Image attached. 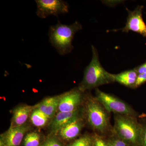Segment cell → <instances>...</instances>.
Instances as JSON below:
<instances>
[{"mask_svg":"<svg viewBox=\"0 0 146 146\" xmlns=\"http://www.w3.org/2000/svg\"><path fill=\"white\" fill-rule=\"evenodd\" d=\"M84 101V118L94 131V133L107 138L113 133L110 113L95 97L88 96Z\"/></svg>","mask_w":146,"mask_h":146,"instance_id":"1","label":"cell"},{"mask_svg":"<svg viewBox=\"0 0 146 146\" xmlns=\"http://www.w3.org/2000/svg\"><path fill=\"white\" fill-rule=\"evenodd\" d=\"M91 48L92 59L85 69L83 79L78 87L83 92L115 82L114 74L106 70L100 63L96 48L94 46Z\"/></svg>","mask_w":146,"mask_h":146,"instance_id":"2","label":"cell"},{"mask_svg":"<svg viewBox=\"0 0 146 146\" xmlns=\"http://www.w3.org/2000/svg\"><path fill=\"white\" fill-rule=\"evenodd\" d=\"M138 117L114 114L113 132L130 146H142V125Z\"/></svg>","mask_w":146,"mask_h":146,"instance_id":"3","label":"cell"},{"mask_svg":"<svg viewBox=\"0 0 146 146\" xmlns=\"http://www.w3.org/2000/svg\"><path fill=\"white\" fill-rule=\"evenodd\" d=\"M82 29L81 24L78 21L71 25H66L58 21L56 25L50 27L48 32L50 42L59 54H68L74 48L72 42L75 35Z\"/></svg>","mask_w":146,"mask_h":146,"instance_id":"4","label":"cell"},{"mask_svg":"<svg viewBox=\"0 0 146 146\" xmlns=\"http://www.w3.org/2000/svg\"><path fill=\"white\" fill-rule=\"evenodd\" d=\"M95 98L110 113L139 117L140 115L127 103L118 97L107 94L97 88Z\"/></svg>","mask_w":146,"mask_h":146,"instance_id":"5","label":"cell"},{"mask_svg":"<svg viewBox=\"0 0 146 146\" xmlns=\"http://www.w3.org/2000/svg\"><path fill=\"white\" fill-rule=\"evenodd\" d=\"M37 6L36 14L41 18L50 16H58L60 14L68 13L69 5L62 0H36Z\"/></svg>","mask_w":146,"mask_h":146,"instance_id":"6","label":"cell"},{"mask_svg":"<svg viewBox=\"0 0 146 146\" xmlns=\"http://www.w3.org/2000/svg\"><path fill=\"white\" fill-rule=\"evenodd\" d=\"M84 93L77 88L61 96L58 107L59 112H73L81 108L85 99Z\"/></svg>","mask_w":146,"mask_h":146,"instance_id":"7","label":"cell"},{"mask_svg":"<svg viewBox=\"0 0 146 146\" xmlns=\"http://www.w3.org/2000/svg\"><path fill=\"white\" fill-rule=\"evenodd\" d=\"M143 7V6L138 5L133 11L127 9L128 16L125 27L121 29L122 31L127 33L131 31L146 37V25L142 14Z\"/></svg>","mask_w":146,"mask_h":146,"instance_id":"8","label":"cell"},{"mask_svg":"<svg viewBox=\"0 0 146 146\" xmlns=\"http://www.w3.org/2000/svg\"><path fill=\"white\" fill-rule=\"evenodd\" d=\"M28 129L29 127L25 125L9 127L1 135L0 146H19Z\"/></svg>","mask_w":146,"mask_h":146,"instance_id":"9","label":"cell"},{"mask_svg":"<svg viewBox=\"0 0 146 146\" xmlns=\"http://www.w3.org/2000/svg\"><path fill=\"white\" fill-rule=\"evenodd\" d=\"M84 117L83 108H80L74 112H59L52 122L51 129L53 133H58L61 128L74 120Z\"/></svg>","mask_w":146,"mask_h":146,"instance_id":"10","label":"cell"},{"mask_svg":"<svg viewBox=\"0 0 146 146\" xmlns=\"http://www.w3.org/2000/svg\"><path fill=\"white\" fill-rule=\"evenodd\" d=\"M84 125V117L78 118L61 128L58 133L65 141H74L79 136Z\"/></svg>","mask_w":146,"mask_h":146,"instance_id":"11","label":"cell"},{"mask_svg":"<svg viewBox=\"0 0 146 146\" xmlns=\"http://www.w3.org/2000/svg\"><path fill=\"white\" fill-rule=\"evenodd\" d=\"M37 105H24L19 106L14 110L11 119L10 127H17L24 125L32 112L37 107Z\"/></svg>","mask_w":146,"mask_h":146,"instance_id":"12","label":"cell"},{"mask_svg":"<svg viewBox=\"0 0 146 146\" xmlns=\"http://www.w3.org/2000/svg\"><path fill=\"white\" fill-rule=\"evenodd\" d=\"M60 96L49 97L37 104V108L49 119L52 118L58 109Z\"/></svg>","mask_w":146,"mask_h":146,"instance_id":"13","label":"cell"},{"mask_svg":"<svg viewBox=\"0 0 146 146\" xmlns=\"http://www.w3.org/2000/svg\"><path fill=\"white\" fill-rule=\"evenodd\" d=\"M138 76V73L134 69L114 74L115 82L132 88L135 85Z\"/></svg>","mask_w":146,"mask_h":146,"instance_id":"14","label":"cell"},{"mask_svg":"<svg viewBox=\"0 0 146 146\" xmlns=\"http://www.w3.org/2000/svg\"><path fill=\"white\" fill-rule=\"evenodd\" d=\"M30 119L33 125L40 127L46 124L49 118L36 107L32 112Z\"/></svg>","mask_w":146,"mask_h":146,"instance_id":"15","label":"cell"},{"mask_svg":"<svg viewBox=\"0 0 146 146\" xmlns=\"http://www.w3.org/2000/svg\"><path fill=\"white\" fill-rule=\"evenodd\" d=\"M94 140L93 134H85L76 138L68 146H93Z\"/></svg>","mask_w":146,"mask_h":146,"instance_id":"16","label":"cell"},{"mask_svg":"<svg viewBox=\"0 0 146 146\" xmlns=\"http://www.w3.org/2000/svg\"><path fill=\"white\" fill-rule=\"evenodd\" d=\"M40 135L35 132H32L27 134L24 138V146H40Z\"/></svg>","mask_w":146,"mask_h":146,"instance_id":"17","label":"cell"},{"mask_svg":"<svg viewBox=\"0 0 146 146\" xmlns=\"http://www.w3.org/2000/svg\"><path fill=\"white\" fill-rule=\"evenodd\" d=\"M109 146H130L113 132L106 138Z\"/></svg>","mask_w":146,"mask_h":146,"instance_id":"18","label":"cell"},{"mask_svg":"<svg viewBox=\"0 0 146 146\" xmlns=\"http://www.w3.org/2000/svg\"><path fill=\"white\" fill-rule=\"evenodd\" d=\"M93 146H109L106 138L94 133Z\"/></svg>","mask_w":146,"mask_h":146,"instance_id":"19","label":"cell"},{"mask_svg":"<svg viewBox=\"0 0 146 146\" xmlns=\"http://www.w3.org/2000/svg\"><path fill=\"white\" fill-rule=\"evenodd\" d=\"M139 120L142 125V146H146V117L140 115Z\"/></svg>","mask_w":146,"mask_h":146,"instance_id":"20","label":"cell"},{"mask_svg":"<svg viewBox=\"0 0 146 146\" xmlns=\"http://www.w3.org/2000/svg\"><path fill=\"white\" fill-rule=\"evenodd\" d=\"M40 146H63L58 139L54 137L51 136L47 138Z\"/></svg>","mask_w":146,"mask_h":146,"instance_id":"21","label":"cell"},{"mask_svg":"<svg viewBox=\"0 0 146 146\" xmlns=\"http://www.w3.org/2000/svg\"><path fill=\"white\" fill-rule=\"evenodd\" d=\"M146 82V74H138L133 89H136Z\"/></svg>","mask_w":146,"mask_h":146,"instance_id":"22","label":"cell"},{"mask_svg":"<svg viewBox=\"0 0 146 146\" xmlns=\"http://www.w3.org/2000/svg\"><path fill=\"white\" fill-rule=\"evenodd\" d=\"M134 69L138 73V74H146V62L137 68H134Z\"/></svg>","mask_w":146,"mask_h":146,"instance_id":"23","label":"cell"},{"mask_svg":"<svg viewBox=\"0 0 146 146\" xmlns=\"http://www.w3.org/2000/svg\"><path fill=\"white\" fill-rule=\"evenodd\" d=\"M145 117H146V115H145Z\"/></svg>","mask_w":146,"mask_h":146,"instance_id":"24","label":"cell"}]
</instances>
